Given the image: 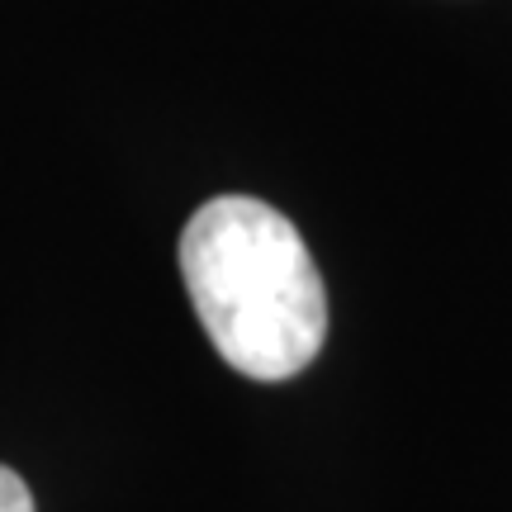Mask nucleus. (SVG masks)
I'll use <instances>...</instances> for the list:
<instances>
[{"label":"nucleus","instance_id":"1","mask_svg":"<svg viewBox=\"0 0 512 512\" xmlns=\"http://www.w3.org/2000/svg\"><path fill=\"white\" fill-rule=\"evenodd\" d=\"M181 280L214 351L247 380H290L328 337L323 275L299 228L252 195L195 209L181 233Z\"/></svg>","mask_w":512,"mask_h":512},{"label":"nucleus","instance_id":"2","mask_svg":"<svg viewBox=\"0 0 512 512\" xmlns=\"http://www.w3.org/2000/svg\"><path fill=\"white\" fill-rule=\"evenodd\" d=\"M0 512H34V494H29V484H24L10 465H0Z\"/></svg>","mask_w":512,"mask_h":512}]
</instances>
